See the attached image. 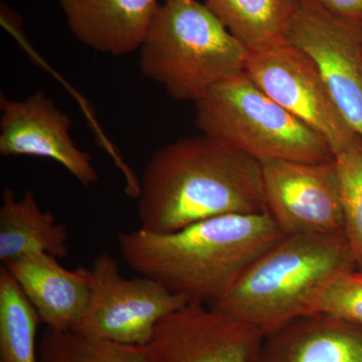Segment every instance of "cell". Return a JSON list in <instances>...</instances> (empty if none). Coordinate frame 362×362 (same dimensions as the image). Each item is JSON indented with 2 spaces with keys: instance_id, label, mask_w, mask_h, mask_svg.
Segmentation results:
<instances>
[{
  "instance_id": "ba28073f",
  "label": "cell",
  "mask_w": 362,
  "mask_h": 362,
  "mask_svg": "<svg viewBox=\"0 0 362 362\" xmlns=\"http://www.w3.org/2000/svg\"><path fill=\"white\" fill-rule=\"evenodd\" d=\"M285 40L315 62L338 110L362 139V28L317 0H299Z\"/></svg>"
},
{
  "instance_id": "e0dca14e",
  "label": "cell",
  "mask_w": 362,
  "mask_h": 362,
  "mask_svg": "<svg viewBox=\"0 0 362 362\" xmlns=\"http://www.w3.org/2000/svg\"><path fill=\"white\" fill-rule=\"evenodd\" d=\"M42 323L6 266L0 268V362H40L37 327Z\"/></svg>"
},
{
  "instance_id": "9c48e42d",
  "label": "cell",
  "mask_w": 362,
  "mask_h": 362,
  "mask_svg": "<svg viewBox=\"0 0 362 362\" xmlns=\"http://www.w3.org/2000/svg\"><path fill=\"white\" fill-rule=\"evenodd\" d=\"M267 211L285 235H344L337 161L261 162Z\"/></svg>"
},
{
  "instance_id": "7a4b0ae2",
  "label": "cell",
  "mask_w": 362,
  "mask_h": 362,
  "mask_svg": "<svg viewBox=\"0 0 362 362\" xmlns=\"http://www.w3.org/2000/svg\"><path fill=\"white\" fill-rule=\"evenodd\" d=\"M284 237L268 213L226 214L171 233H121L118 245L131 270L189 304L213 306Z\"/></svg>"
},
{
  "instance_id": "7c38bea8",
  "label": "cell",
  "mask_w": 362,
  "mask_h": 362,
  "mask_svg": "<svg viewBox=\"0 0 362 362\" xmlns=\"http://www.w3.org/2000/svg\"><path fill=\"white\" fill-rule=\"evenodd\" d=\"M74 37L113 57L138 51L158 11V0H59Z\"/></svg>"
},
{
  "instance_id": "d6986e66",
  "label": "cell",
  "mask_w": 362,
  "mask_h": 362,
  "mask_svg": "<svg viewBox=\"0 0 362 362\" xmlns=\"http://www.w3.org/2000/svg\"><path fill=\"white\" fill-rule=\"evenodd\" d=\"M340 194L344 235L354 256L357 270L362 271V139L335 156Z\"/></svg>"
},
{
  "instance_id": "5bb4252c",
  "label": "cell",
  "mask_w": 362,
  "mask_h": 362,
  "mask_svg": "<svg viewBox=\"0 0 362 362\" xmlns=\"http://www.w3.org/2000/svg\"><path fill=\"white\" fill-rule=\"evenodd\" d=\"M254 362H362V326L301 316L265 335Z\"/></svg>"
},
{
  "instance_id": "ac0fdd59",
  "label": "cell",
  "mask_w": 362,
  "mask_h": 362,
  "mask_svg": "<svg viewBox=\"0 0 362 362\" xmlns=\"http://www.w3.org/2000/svg\"><path fill=\"white\" fill-rule=\"evenodd\" d=\"M39 361L147 362V359L143 346L45 327L39 341Z\"/></svg>"
},
{
  "instance_id": "4fadbf2b",
  "label": "cell",
  "mask_w": 362,
  "mask_h": 362,
  "mask_svg": "<svg viewBox=\"0 0 362 362\" xmlns=\"http://www.w3.org/2000/svg\"><path fill=\"white\" fill-rule=\"evenodd\" d=\"M6 266L45 327L73 331L84 315L90 298L87 268L66 270L59 259L35 252Z\"/></svg>"
},
{
  "instance_id": "ffe728a7",
  "label": "cell",
  "mask_w": 362,
  "mask_h": 362,
  "mask_svg": "<svg viewBox=\"0 0 362 362\" xmlns=\"http://www.w3.org/2000/svg\"><path fill=\"white\" fill-rule=\"evenodd\" d=\"M313 313H322L362 326V271L340 274L316 298Z\"/></svg>"
},
{
  "instance_id": "3957f363",
  "label": "cell",
  "mask_w": 362,
  "mask_h": 362,
  "mask_svg": "<svg viewBox=\"0 0 362 362\" xmlns=\"http://www.w3.org/2000/svg\"><path fill=\"white\" fill-rule=\"evenodd\" d=\"M357 270L345 235H285L213 305L265 335L312 314L333 278Z\"/></svg>"
},
{
  "instance_id": "44dd1931",
  "label": "cell",
  "mask_w": 362,
  "mask_h": 362,
  "mask_svg": "<svg viewBox=\"0 0 362 362\" xmlns=\"http://www.w3.org/2000/svg\"><path fill=\"white\" fill-rule=\"evenodd\" d=\"M333 16L362 28V0H317Z\"/></svg>"
},
{
  "instance_id": "2e32d148",
  "label": "cell",
  "mask_w": 362,
  "mask_h": 362,
  "mask_svg": "<svg viewBox=\"0 0 362 362\" xmlns=\"http://www.w3.org/2000/svg\"><path fill=\"white\" fill-rule=\"evenodd\" d=\"M247 51L285 39L299 0H204Z\"/></svg>"
},
{
  "instance_id": "52a82bcc",
  "label": "cell",
  "mask_w": 362,
  "mask_h": 362,
  "mask_svg": "<svg viewBox=\"0 0 362 362\" xmlns=\"http://www.w3.org/2000/svg\"><path fill=\"white\" fill-rule=\"evenodd\" d=\"M244 71L276 103L322 136L334 156L358 139L315 62L296 45L283 39L247 51Z\"/></svg>"
},
{
  "instance_id": "8992f818",
  "label": "cell",
  "mask_w": 362,
  "mask_h": 362,
  "mask_svg": "<svg viewBox=\"0 0 362 362\" xmlns=\"http://www.w3.org/2000/svg\"><path fill=\"white\" fill-rule=\"evenodd\" d=\"M90 298L73 331L122 344L144 346L157 324L189 304L152 279H128L110 252H102L87 268Z\"/></svg>"
},
{
  "instance_id": "9a60e30c",
  "label": "cell",
  "mask_w": 362,
  "mask_h": 362,
  "mask_svg": "<svg viewBox=\"0 0 362 362\" xmlns=\"http://www.w3.org/2000/svg\"><path fill=\"white\" fill-rule=\"evenodd\" d=\"M69 232L52 211L40 206L32 190L21 199L11 188L2 192L0 206V261L2 265L35 252L58 259L69 255Z\"/></svg>"
},
{
  "instance_id": "5b68a950",
  "label": "cell",
  "mask_w": 362,
  "mask_h": 362,
  "mask_svg": "<svg viewBox=\"0 0 362 362\" xmlns=\"http://www.w3.org/2000/svg\"><path fill=\"white\" fill-rule=\"evenodd\" d=\"M194 105L195 125L202 134L259 162L335 159L322 136L276 103L245 71L214 85Z\"/></svg>"
},
{
  "instance_id": "8fae6325",
  "label": "cell",
  "mask_w": 362,
  "mask_h": 362,
  "mask_svg": "<svg viewBox=\"0 0 362 362\" xmlns=\"http://www.w3.org/2000/svg\"><path fill=\"white\" fill-rule=\"evenodd\" d=\"M0 112L1 156L51 159L86 187L99 181L92 157L78 148L71 138L70 117L45 93L40 90L21 101L1 95Z\"/></svg>"
},
{
  "instance_id": "277c9868",
  "label": "cell",
  "mask_w": 362,
  "mask_h": 362,
  "mask_svg": "<svg viewBox=\"0 0 362 362\" xmlns=\"http://www.w3.org/2000/svg\"><path fill=\"white\" fill-rule=\"evenodd\" d=\"M140 70L176 101L197 102L245 71L247 49L197 0H165L139 49Z\"/></svg>"
},
{
  "instance_id": "6da1fadb",
  "label": "cell",
  "mask_w": 362,
  "mask_h": 362,
  "mask_svg": "<svg viewBox=\"0 0 362 362\" xmlns=\"http://www.w3.org/2000/svg\"><path fill=\"white\" fill-rule=\"evenodd\" d=\"M136 199L140 228L156 233L226 214L268 213L261 162L204 134L154 152Z\"/></svg>"
},
{
  "instance_id": "30bf717a",
  "label": "cell",
  "mask_w": 362,
  "mask_h": 362,
  "mask_svg": "<svg viewBox=\"0 0 362 362\" xmlns=\"http://www.w3.org/2000/svg\"><path fill=\"white\" fill-rule=\"evenodd\" d=\"M263 338L213 307L187 304L162 319L143 347L147 362H254Z\"/></svg>"
}]
</instances>
